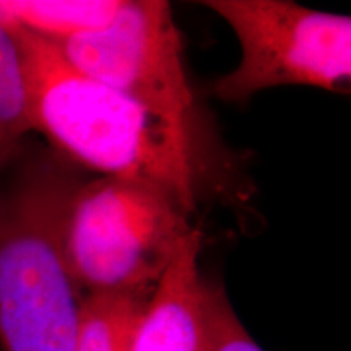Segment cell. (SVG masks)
Segmentation results:
<instances>
[{
    "label": "cell",
    "mask_w": 351,
    "mask_h": 351,
    "mask_svg": "<svg viewBox=\"0 0 351 351\" xmlns=\"http://www.w3.org/2000/svg\"><path fill=\"white\" fill-rule=\"evenodd\" d=\"M80 184L34 165L0 189V343L5 351H73L82 300L65 247Z\"/></svg>",
    "instance_id": "cell-2"
},
{
    "label": "cell",
    "mask_w": 351,
    "mask_h": 351,
    "mask_svg": "<svg viewBox=\"0 0 351 351\" xmlns=\"http://www.w3.org/2000/svg\"><path fill=\"white\" fill-rule=\"evenodd\" d=\"M202 234L194 230L145 307L130 351H205V283L199 270Z\"/></svg>",
    "instance_id": "cell-6"
},
{
    "label": "cell",
    "mask_w": 351,
    "mask_h": 351,
    "mask_svg": "<svg viewBox=\"0 0 351 351\" xmlns=\"http://www.w3.org/2000/svg\"><path fill=\"white\" fill-rule=\"evenodd\" d=\"M57 46L70 64L135 101L197 155L199 111L168 2L122 0L106 28Z\"/></svg>",
    "instance_id": "cell-5"
},
{
    "label": "cell",
    "mask_w": 351,
    "mask_h": 351,
    "mask_svg": "<svg viewBox=\"0 0 351 351\" xmlns=\"http://www.w3.org/2000/svg\"><path fill=\"white\" fill-rule=\"evenodd\" d=\"M152 293H98L82 300L73 351H130Z\"/></svg>",
    "instance_id": "cell-8"
},
{
    "label": "cell",
    "mask_w": 351,
    "mask_h": 351,
    "mask_svg": "<svg viewBox=\"0 0 351 351\" xmlns=\"http://www.w3.org/2000/svg\"><path fill=\"white\" fill-rule=\"evenodd\" d=\"M122 0L85 2H5L0 3V20L59 44L106 28L119 12Z\"/></svg>",
    "instance_id": "cell-7"
},
{
    "label": "cell",
    "mask_w": 351,
    "mask_h": 351,
    "mask_svg": "<svg viewBox=\"0 0 351 351\" xmlns=\"http://www.w3.org/2000/svg\"><path fill=\"white\" fill-rule=\"evenodd\" d=\"M236 34L241 59L212 93L241 104L276 86L345 93L351 78V19L288 0H204Z\"/></svg>",
    "instance_id": "cell-4"
},
{
    "label": "cell",
    "mask_w": 351,
    "mask_h": 351,
    "mask_svg": "<svg viewBox=\"0 0 351 351\" xmlns=\"http://www.w3.org/2000/svg\"><path fill=\"white\" fill-rule=\"evenodd\" d=\"M7 25L23 56L34 130L86 168L158 184L194 212L197 155L135 101L70 64L56 43Z\"/></svg>",
    "instance_id": "cell-1"
},
{
    "label": "cell",
    "mask_w": 351,
    "mask_h": 351,
    "mask_svg": "<svg viewBox=\"0 0 351 351\" xmlns=\"http://www.w3.org/2000/svg\"><path fill=\"white\" fill-rule=\"evenodd\" d=\"M191 210L165 187L142 179L103 176L77 187L65 247L78 289L153 293L195 230Z\"/></svg>",
    "instance_id": "cell-3"
},
{
    "label": "cell",
    "mask_w": 351,
    "mask_h": 351,
    "mask_svg": "<svg viewBox=\"0 0 351 351\" xmlns=\"http://www.w3.org/2000/svg\"><path fill=\"white\" fill-rule=\"evenodd\" d=\"M34 130L23 56L12 28L0 20V174Z\"/></svg>",
    "instance_id": "cell-9"
},
{
    "label": "cell",
    "mask_w": 351,
    "mask_h": 351,
    "mask_svg": "<svg viewBox=\"0 0 351 351\" xmlns=\"http://www.w3.org/2000/svg\"><path fill=\"white\" fill-rule=\"evenodd\" d=\"M205 351H263L232 309L230 298L221 285L205 283Z\"/></svg>",
    "instance_id": "cell-10"
}]
</instances>
